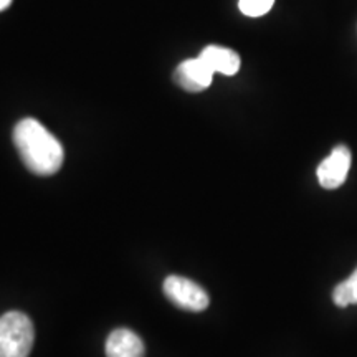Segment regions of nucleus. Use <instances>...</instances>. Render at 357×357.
Instances as JSON below:
<instances>
[{
    "mask_svg": "<svg viewBox=\"0 0 357 357\" xmlns=\"http://www.w3.org/2000/svg\"><path fill=\"white\" fill-rule=\"evenodd\" d=\"M13 144L30 172L52 176L63 166V146L33 118H25L13 129Z\"/></svg>",
    "mask_w": 357,
    "mask_h": 357,
    "instance_id": "obj_1",
    "label": "nucleus"
},
{
    "mask_svg": "<svg viewBox=\"0 0 357 357\" xmlns=\"http://www.w3.org/2000/svg\"><path fill=\"white\" fill-rule=\"evenodd\" d=\"M33 341V324L24 312L8 311L0 318V357H29Z\"/></svg>",
    "mask_w": 357,
    "mask_h": 357,
    "instance_id": "obj_2",
    "label": "nucleus"
},
{
    "mask_svg": "<svg viewBox=\"0 0 357 357\" xmlns=\"http://www.w3.org/2000/svg\"><path fill=\"white\" fill-rule=\"evenodd\" d=\"M164 294L174 306L185 311H204L211 303L207 291L192 280L182 276H167L164 281Z\"/></svg>",
    "mask_w": 357,
    "mask_h": 357,
    "instance_id": "obj_3",
    "label": "nucleus"
},
{
    "mask_svg": "<svg viewBox=\"0 0 357 357\" xmlns=\"http://www.w3.org/2000/svg\"><path fill=\"white\" fill-rule=\"evenodd\" d=\"M352 162L351 151L347 146L334 147L333 153L318 167V181L324 189H337L346 182Z\"/></svg>",
    "mask_w": 357,
    "mask_h": 357,
    "instance_id": "obj_4",
    "label": "nucleus"
},
{
    "mask_svg": "<svg viewBox=\"0 0 357 357\" xmlns=\"http://www.w3.org/2000/svg\"><path fill=\"white\" fill-rule=\"evenodd\" d=\"M213 70L202 58H190L182 61L174 71V82L189 93H200L212 84Z\"/></svg>",
    "mask_w": 357,
    "mask_h": 357,
    "instance_id": "obj_5",
    "label": "nucleus"
},
{
    "mask_svg": "<svg viewBox=\"0 0 357 357\" xmlns=\"http://www.w3.org/2000/svg\"><path fill=\"white\" fill-rule=\"evenodd\" d=\"M106 357H144V342L129 329H116L106 339Z\"/></svg>",
    "mask_w": 357,
    "mask_h": 357,
    "instance_id": "obj_6",
    "label": "nucleus"
},
{
    "mask_svg": "<svg viewBox=\"0 0 357 357\" xmlns=\"http://www.w3.org/2000/svg\"><path fill=\"white\" fill-rule=\"evenodd\" d=\"M202 60L213 70V73H222L227 77L236 75L240 70V56L238 53L230 50V48L218 47V45H208L199 55Z\"/></svg>",
    "mask_w": 357,
    "mask_h": 357,
    "instance_id": "obj_7",
    "label": "nucleus"
},
{
    "mask_svg": "<svg viewBox=\"0 0 357 357\" xmlns=\"http://www.w3.org/2000/svg\"><path fill=\"white\" fill-rule=\"evenodd\" d=\"M333 301L339 307L357 305V268L349 278L341 281L333 291Z\"/></svg>",
    "mask_w": 357,
    "mask_h": 357,
    "instance_id": "obj_8",
    "label": "nucleus"
},
{
    "mask_svg": "<svg viewBox=\"0 0 357 357\" xmlns=\"http://www.w3.org/2000/svg\"><path fill=\"white\" fill-rule=\"evenodd\" d=\"M275 0H238V7L247 17H261L271 10Z\"/></svg>",
    "mask_w": 357,
    "mask_h": 357,
    "instance_id": "obj_9",
    "label": "nucleus"
},
{
    "mask_svg": "<svg viewBox=\"0 0 357 357\" xmlns=\"http://www.w3.org/2000/svg\"><path fill=\"white\" fill-rule=\"evenodd\" d=\"M12 3V0H0V10H3V8H7L8 6Z\"/></svg>",
    "mask_w": 357,
    "mask_h": 357,
    "instance_id": "obj_10",
    "label": "nucleus"
}]
</instances>
